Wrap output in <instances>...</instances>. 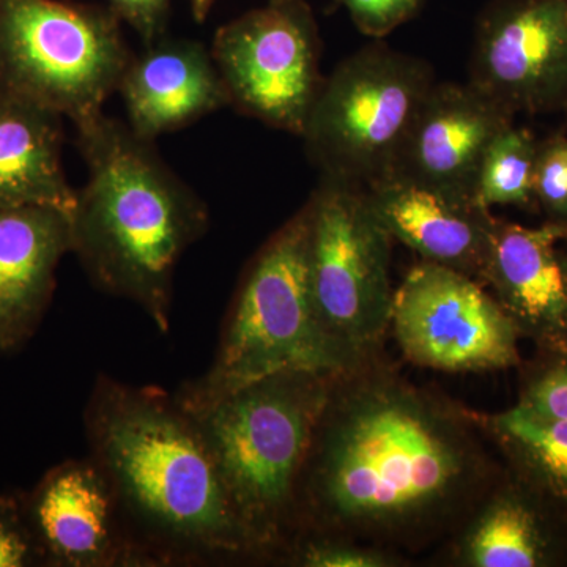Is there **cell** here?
Instances as JSON below:
<instances>
[{"mask_svg":"<svg viewBox=\"0 0 567 567\" xmlns=\"http://www.w3.org/2000/svg\"><path fill=\"white\" fill-rule=\"evenodd\" d=\"M369 361L336 377L297 498V532L429 536L494 486L477 416Z\"/></svg>","mask_w":567,"mask_h":567,"instance_id":"obj_1","label":"cell"},{"mask_svg":"<svg viewBox=\"0 0 567 567\" xmlns=\"http://www.w3.org/2000/svg\"><path fill=\"white\" fill-rule=\"evenodd\" d=\"M84 424L91 457L153 565L256 558L196 421L175 395L99 375Z\"/></svg>","mask_w":567,"mask_h":567,"instance_id":"obj_2","label":"cell"},{"mask_svg":"<svg viewBox=\"0 0 567 567\" xmlns=\"http://www.w3.org/2000/svg\"><path fill=\"white\" fill-rule=\"evenodd\" d=\"M74 126L87 181L70 212V252L96 289L167 333L175 270L210 226L207 205L128 125L102 111Z\"/></svg>","mask_w":567,"mask_h":567,"instance_id":"obj_3","label":"cell"},{"mask_svg":"<svg viewBox=\"0 0 567 567\" xmlns=\"http://www.w3.org/2000/svg\"><path fill=\"white\" fill-rule=\"evenodd\" d=\"M334 379L279 372L189 413L256 558H275L297 532L298 486Z\"/></svg>","mask_w":567,"mask_h":567,"instance_id":"obj_4","label":"cell"},{"mask_svg":"<svg viewBox=\"0 0 567 567\" xmlns=\"http://www.w3.org/2000/svg\"><path fill=\"white\" fill-rule=\"evenodd\" d=\"M358 365L324 333L309 282V207L279 227L246 268L218 350L204 375L175 399L199 413L249 383L279 372L339 377Z\"/></svg>","mask_w":567,"mask_h":567,"instance_id":"obj_5","label":"cell"},{"mask_svg":"<svg viewBox=\"0 0 567 567\" xmlns=\"http://www.w3.org/2000/svg\"><path fill=\"white\" fill-rule=\"evenodd\" d=\"M132 58L112 10L0 0V93L78 123L103 111Z\"/></svg>","mask_w":567,"mask_h":567,"instance_id":"obj_6","label":"cell"},{"mask_svg":"<svg viewBox=\"0 0 567 567\" xmlns=\"http://www.w3.org/2000/svg\"><path fill=\"white\" fill-rule=\"evenodd\" d=\"M421 59L371 44L324 78L303 133L322 175L368 186L393 173L417 111L435 84Z\"/></svg>","mask_w":567,"mask_h":567,"instance_id":"obj_7","label":"cell"},{"mask_svg":"<svg viewBox=\"0 0 567 567\" xmlns=\"http://www.w3.org/2000/svg\"><path fill=\"white\" fill-rule=\"evenodd\" d=\"M306 204L317 317L331 341L364 365L390 330L393 238L377 221L363 186L322 175Z\"/></svg>","mask_w":567,"mask_h":567,"instance_id":"obj_8","label":"cell"},{"mask_svg":"<svg viewBox=\"0 0 567 567\" xmlns=\"http://www.w3.org/2000/svg\"><path fill=\"white\" fill-rule=\"evenodd\" d=\"M212 58L233 106L303 136L324 82L319 31L305 0H270L223 25Z\"/></svg>","mask_w":567,"mask_h":567,"instance_id":"obj_9","label":"cell"},{"mask_svg":"<svg viewBox=\"0 0 567 567\" xmlns=\"http://www.w3.org/2000/svg\"><path fill=\"white\" fill-rule=\"evenodd\" d=\"M390 328L421 368L494 372L522 364L516 327L475 278L421 260L394 289Z\"/></svg>","mask_w":567,"mask_h":567,"instance_id":"obj_10","label":"cell"},{"mask_svg":"<svg viewBox=\"0 0 567 567\" xmlns=\"http://www.w3.org/2000/svg\"><path fill=\"white\" fill-rule=\"evenodd\" d=\"M470 84L511 114L567 106V0H492L476 24Z\"/></svg>","mask_w":567,"mask_h":567,"instance_id":"obj_11","label":"cell"},{"mask_svg":"<svg viewBox=\"0 0 567 567\" xmlns=\"http://www.w3.org/2000/svg\"><path fill=\"white\" fill-rule=\"evenodd\" d=\"M47 566H155L136 543L110 480L92 457L54 466L24 498Z\"/></svg>","mask_w":567,"mask_h":567,"instance_id":"obj_12","label":"cell"},{"mask_svg":"<svg viewBox=\"0 0 567 567\" xmlns=\"http://www.w3.org/2000/svg\"><path fill=\"white\" fill-rule=\"evenodd\" d=\"M567 223L496 219L480 282L539 352L567 346Z\"/></svg>","mask_w":567,"mask_h":567,"instance_id":"obj_13","label":"cell"},{"mask_svg":"<svg viewBox=\"0 0 567 567\" xmlns=\"http://www.w3.org/2000/svg\"><path fill=\"white\" fill-rule=\"evenodd\" d=\"M377 221L421 260L443 265L480 281L496 219L475 197L391 173L364 186Z\"/></svg>","mask_w":567,"mask_h":567,"instance_id":"obj_14","label":"cell"},{"mask_svg":"<svg viewBox=\"0 0 567 567\" xmlns=\"http://www.w3.org/2000/svg\"><path fill=\"white\" fill-rule=\"evenodd\" d=\"M516 115L475 85L435 82L425 96L393 173L476 197L481 164Z\"/></svg>","mask_w":567,"mask_h":567,"instance_id":"obj_15","label":"cell"},{"mask_svg":"<svg viewBox=\"0 0 567 567\" xmlns=\"http://www.w3.org/2000/svg\"><path fill=\"white\" fill-rule=\"evenodd\" d=\"M117 92L130 128L152 142L230 106L212 54L192 40L163 37L145 44L141 54H133Z\"/></svg>","mask_w":567,"mask_h":567,"instance_id":"obj_16","label":"cell"},{"mask_svg":"<svg viewBox=\"0 0 567 567\" xmlns=\"http://www.w3.org/2000/svg\"><path fill=\"white\" fill-rule=\"evenodd\" d=\"M70 251V213L39 205L0 208V357L18 352L39 330L59 264Z\"/></svg>","mask_w":567,"mask_h":567,"instance_id":"obj_17","label":"cell"},{"mask_svg":"<svg viewBox=\"0 0 567 567\" xmlns=\"http://www.w3.org/2000/svg\"><path fill=\"white\" fill-rule=\"evenodd\" d=\"M456 559L466 567L567 566V520L507 473L465 525Z\"/></svg>","mask_w":567,"mask_h":567,"instance_id":"obj_18","label":"cell"},{"mask_svg":"<svg viewBox=\"0 0 567 567\" xmlns=\"http://www.w3.org/2000/svg\"><path fill=\"white\" fill-rule=\"evenodd\" d=\"M62 118L40 104L0 93V208L73 210L76 189L63 171Z\"/></svg>","mask_w":567,"mask_h":567,"instance_id":"obj_19","label":"cell"},{"mask_svg":"<svg viewBox=\"0 0 567 567\" xmlns=\"http://www.w3.org/2000/svg\"><path fill=\"white\" fill-rule=\"evenodd\" d=\"M477 420L505 458L507 473L567 520V420L518 404Z\"/></svg>","mask_w":567,"mask_h":567,"instance_id":"obj_20","label":"cell"},{"mask_svg":"<svg viewBox=\"0 0 567 567\" xmlns=\"http://www.w3.org/2000/svg\"><path fill=\"white\" fill-rule=\"evenodd\" d=\"M539 140L525 126L511 123L492 142L481 164L476 197L487 208L536 207L533 181Z\"/></svg>","mask_w":567,"mask_h":567,"instance_id":"obj_21","label":"cell"},{"mask_svg":"<svg viewBox=\"0 0 567 567\" xmlns=\"http://www.w3.org/2000/svg\"><path fill=\"white\" fill-rule=\"evenodd\" d=\"M282 558L303 567H393L399 558L372 544L328 533L298 532L282 548Z\"/></svg>","mask_w":567,"mask_h":567,"instance_id":"obj_22","label":"cell"},{"mask_svg":"<svg viewBox=\"0 0 567 567\" xmlns=\"http://www.w3.org/2000/svg\"><path fill=\"white\" fill-rule=\"evenodd\" d=\"M518 405L539 415L567 420V346L539 352L522 372Z\"/></svg>","mask_w":567,"mask_h":567,"instance_id":"obj_23","label":"cell"},{"mask_svg":"<svg viewBox=\"0 0 567 567\" xmlns=\"http://www.w3.org/2000/svg\"><path fill=\"white\" fill-rule=\"evenodd\" d=\"M533 193L547 219L567 223V134L555 133L537 144Z\"/></svg>","mask_w":567,"mask_h":567,"instance_id":"obj_24","label":"cell"},{"mask_svg":"<svg viewBox=\"0 0 567 567\" xmlns=\"http://www.w3.org/2000/svg\"><path fill=\"white\" fill-rule=\"evenodd\" d=\"M47 566L33 536L24 498L0 496V567Z\"/></svg>","mask_w":567,"mask_h":567,"instance_id":"obj_25","label":"cell"},{"mask_svg":"<svg viewBox=\"0 0 567 567\" xmlns=\"http://www.w3.org/2000/svg\"><path fill=\"white\" fill-rule=\"evenodd\" d=\"M357 25L372 39H383L399 25L413 20L424 0H338Z\"/></svg>","mask_w":567,"mask_h":567,"instance_id":"obj_26","label":"cell"},{"mask_svg":"<svg viewBox=\"0 0 567 567\" xmlns=\"http://www.w3.org/2000/svg\"><path fill=\"white\" fill-rule=\"evenodd\" d=\"M111 10L123 20L145 44L162 40L169 18L171 0H110Z\"/></svg>","mask_w":567,"mask_h":567,"instance_id":"obj_27","label":"cell"},{"mask_svg":"<svg viewBox=\"0 0 567 567\" xmlns=\"http://www.w3.org/2000/svg\"><path fill=\"white\" fill-rule=\"evenodd\" d=\"M216 0H189L194 18L197 21H204L207 14L210 13L212 7L215 6Z\"/></svg>","mask_w":567,"mask_h":567,"instance_id":"obj_28","label":"cell"},{"mask_svg":"<svg viewBox=\"0 0 567 567\" xmlns=\"http://www.w3.org/2000/svg\"><path fill=\"white\" fill-rule=\"evenodd\" d=\"M563 114H565L566 122H567V106L565 107V110H563Z\"/></svg>","mask_w":567,"mask_h":567,"instance_id":"obj_29","label":"cell"},{"mask_svg":"<svg viewBox=\"0 0 567 567\" xmlns=\"http://www.w3.org/2000/svg\"><path fill=\"white\" fill-rule=\"evenodd\" d=\"M565 249H566V254H567V238L565 240Z\"/></svg>","mask_w":567,"mask_h":567,"instance_id":"obj_30","label":"cell"}]
</instances>
